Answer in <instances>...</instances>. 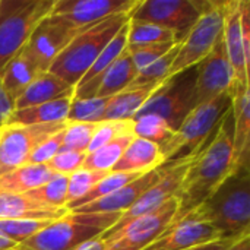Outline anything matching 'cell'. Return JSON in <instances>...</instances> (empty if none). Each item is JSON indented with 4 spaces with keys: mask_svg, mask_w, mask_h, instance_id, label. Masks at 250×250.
<instances>
[{
    "mask_svg": "<svg viewBox=\"0 0 250 250\" xmlns=\"http://www.w3.org/2000/svg\"><path fill=\"white\" fill-rule=\"evenodd\" d=\"M233 168V116L231 107L220 120L214 135L190 163L174 198L179 208L173 220L202 205L231 174Z\"/></svg>",
    "mask_w": 250,
    "mask_h": 250,
    "instance_id": "cell-1",
    "label": "cell"
},
{
    "mask_svg": "<svg viewBox=\"0 0 250 250\" xmlns=\"http://www.w3.org/2000/svg\"><path fill=\"white\" fill-rule=\"evenodd\" d=\"M196 209L221 239L250 234V171L230 174Z\"/></svg>",
    "mask_w": 250,
    "mask_h": 250,
    "instance_id": "cell-2",
    "label": "cell"
},
{
    "mask_svg": "<svg viewBox=\"0 0 250 250\" xmlns=\"http://www.w3.org/2000/svg\"><path fill=\"white\" fill-rule=\"evenodd\" d=\"M132 12L116 13L83 28L54 59L48 72L75 88L104 47L130 21Z\"/></svg>",
    "mask_w": 250,
    "mask_h": 250,
    "instance_id": "cell-3",
    "label": "cell"
},
{
    "mask_svg": "<svg viewBox=\"0 0 250 250\" xmlns=\"http://www.w3.org/2000/svg\"><path fill=\"white\" fill-rule=\"evenodd\" d=\"M120 212L83 214L67 211L45 229L15 246L16 250H75L82 243L104 234L120 218Z\"/></svg>",
    "mask_w": 250,
    "mask_h": 250,
    "instance_id": "cell-4",
    "label": "cell"
},
{
    "mask_svg": "<svg viewBox=\"0 0 250 250\" xmlns=\"http://www.w3.org/2000/svg\"><path fill=\"white\" fill-rule=\"evenodd\" d=\"M230 107L231 101L229 94H221L196 105L183 120L180 127L173 133V136L160 145L164 164L199 154L204 145L214 135L220 120L230 110Z\"/></svg>",
    "mask_w": 250,
    "mask_h": 250,
    "instance_id": "cell-5",
    "label": "cell"
},
{
    "mask_svg": "<svg viewBox=\"0 0 250 250\" xmlns=\"http://www.w3.org/2000/svg\"><path fill=\"white\" fill-rule=\"evenodd\" d=\"M56 0H0V73L28 42Z\"/></svg>",
    "mask_w": 250,
    "mask_h": 250,
    "instance_id": "cell-6",
    "label": "cell"
},
{
    "mask_svg": "<svg viewBox=\"0 0 250 250\" xmlns=\"http://www.w3.org/2000/svg\"><path fill=\"white\" fill-rule=\"evenodd\" d=\"M196 67H189L174 76L164 79L152 95L145 101L133 119L155 114L164 119L176 132L188 114L196 107L195 104Z\"/></svg>",
    "mask_w": 250,
    "mask_h": 250,
    "instance_id": "cell-7",
    "label": "cell"
},
{
    "mask_svg": "<svg viewBox=\"0 0 250 250\" xmlns=\"http://www.w3.org/2000/svg\"><path fill=\"white\" fill-rule=\"evenodd\" d=\"M224 6L226 0H207L202 15L186 38L180 42L179 53L167 73V78L196 66L212 50L223 34Z\"/></svg>",
    "mask_w": 250,
    "mask_h": 250,
    "instance_id": "cell-8",
    "label": "cell"
},
{
    "mask_svg": "<svg viewBox=\"0 0 250 250\" xmlns=\"http://www.w3.org/2000/svg\"><path fill=\"white\" fill-rule=\"evenodd\" d=\"M205 4L207 0H141L130 19L170 29L182 42L202 15Z\"/></svg>",
    "mask_w": 250,
    "mask_h": 250,
    "instance_id": "cell-9",
    "label": "cell"
},
{
    "mask_svg": "<svg viewBox=\"0 0 250 250\" xmlns=\"http://www.w3.org/2000/svg\"><path fill=\"white\" fill-rule=\"evenodd\" d=\"M67 120L48 125L0 126V176L28 164L32 151L47 138L64 129Z\"/></svg>",
    "mask_w": 250,
    "mask_h": 250,
    "instance_id": "cell-10",
    "label": "cell"
},
{
    "mask_svg": "<svg viewBox=\"0 0 250 250\" xmlns=\"http://www.w3.org/2000/svg\"><path fill=\"white\" fill-rule=\"evenodd\" d=\"M177 208V199L171 198L158 209L132 220L104 239L101 237L105 242V250H142L146 248L173 221Z\"/></svg>",
    "mask_w": 250,
    "mask_h": 250,
    "instance_id": "cell-11",
    "label": "cell"
},
{
    "mask_svg": "<svg viewBox=\"0 0 250 250\" xmlns=\"http://www.w3.org/2000/svg\"><path fill=\"white\" fill-rule=\"evenodd\" d=\"M196 155L161 166L163 170H161L160 179L148 190H145L141 195V198L127 211H125L120 215L119 221L111 229H108L100 237L104 239V237L116 233L123 226L129 224L132 220H135L138 217H142V215H146V214L158 209L168 199L174 198V195H176V192H177V189H179V186H180V183H182V180H183V177H185V174H186V171H188V168L190 166V163L193 161V158Z\"/></svg>",
    "mask_w": 250,
    "mask_h": 250,
    "instance_id": "cell-12",
    "label": "cell"
},
{
    "mask_svg": "<svg viewBox=\"0 0 250 250\" xmlns=\"http://www.w3.org/2000/svg\"><path fill=\"white\" fill-rule=\"evenodd\" d=\"M86 28V26H85ZM83 28L73 26L56 16H45L29 37L25 48L40 72H47L54 59Z\"/></svg>",
    "mask_w": 250,
    "mask_h": 250,
    "instance_id": "cell-13",
    "label": "cell"
},
{
    "mask_svg": "<svg viewBox=\"0 0 250 250\" xmlns=\"http://www.w3.org/2000/svg\"><path fill=\"white\" fill-rule=\"evenodd\" d=\"M218 231L198 209L173 220L164 231L142 250H186L220 240Z\"/></svg>",
    "mask_w": 250,
    "mask_h": 250,
    "instance_id": "cell-14",
    "label": "cell"
},
{
    "mask_svg": "<svg viewBox=\"0 0 250 250\" xmlns=\"http://www.w3.org/2000/svg\"><path fill=\"white\" fill-rule=\"evenodd\" d=\"M195 104L199 105L221 94H229L231 88V67L221 38L212 50L195 66Z\"/></svg>",
    "mask_w": 250,
    "mask_h": 250,
    "instance_id": "cell-15",
    "label": "cell"
},
{
    "mask_svg": "<svg viewBox=\"0 0 250 250\" xmlns=\"http://www.w3.org/2000/svg\"><path fill=\"white\" fill-rule=\"evenodd\" d=\"M141 0H56L50 12L73 26L85 28L116 13L132 12Z\"/></svg>",
    "mask_w": 250,
    "mask_h": 250,
    "instance_id": "cell-16",
    "label": "cell"
},
{
    "mask_svg": "<svg viewBox=\"0 0 250 250\" xmlns=\"http://www.w3.org/2000/svg\"><path fill=\"white\" fill-rule=\"evenodd\" d=\"M240 6H242V0H227L224 6L223 42L231 67L230 92L249 85L250 59L246 56L245 45H243V37L240 28Z\"/></svg>",
    "mask_w": 250,
    "mask_h": 250,
    "instance_id": "cell-17",
    "label": "cell"
},
{
    "mask_svg": "<svg viewBox=\"0 0 250 250\" xmlns=\"http://www.w3.org/2000/svg\"><path fill=\"white\" fill-rule=\"evenodd\" d=\"M233 116V173L250 171V89L249 85L229 94Z\"/></svg>",
    "mask_w": 250,
    "mask_h": 250,
    "instance_id": "cell-18",
    "label": "cell"
},
{
    "mask_svg": "<svg viewBox=\"0 0 250 250\" xmlns=\"http://www.w3.org/2000/svg\"><path fill=\"white\" fill-rule=\"evenodd\" d=\"M163 167H158L155 170H151L148 173H144L138 179L132 180L126 186L117 189L116 192L100 198L91 204H86L78 209H73L72 212H83V214H110V212H120L123 214L127 211L139 198L141 195L148 190L161 176Z\"/></svg>",
    "mask_w": 250,
    "mask_h": 250,
    "instance_id": "cell-19",
    "label": "cell"
},
{
    "mask_svg": "<svg viewBox=\"0 0 250 250\" xmlns=\"http://www.w3.org/2000/svg\"><path fill=\"white\" fill-rule=\"evenodd\" d=\"M127 23L104 47V50L95 59L92 66L88 69V72L82 76V79L73 88V97L72 98L86 100V98L95 97L103 76L110 69V66L114 63V60L125 51V48L127 45Z\"/></svg>",
    "mask_w": 250,
    "mask_h": 250,
    "instance_id": "cell-20",
    "label": "cell"
},
{
    "mask_svg": "<svg viewBox=\"0 0 250 250\" xmlns=\"http://www.w3.org/2000/svg\"><path fill=\"white\" fill-rule=\"evenodd\" d=\"M66 208L42 205L26 193H0V220H45L53 221L63 217Z\"/></svg>",
    "mask_w": 250,
    "mask_h": 250,
    "instance_id": "cell-21",
    "label": "cell"
},
{
    "mask_svg": "<svg viewBox=\"0 0 250 250\" xmlns=\"http://www.w3.org/2000/svg\"><path fill=\"white\" fill-rule=\"evenodd\" d=\"M66 95H73V86H70L67 82H64L63 79H60L59 76H56L48 70L41 72L29 82V85L22 91V94L13 101L12 110L44 104Z\"/></svg>",
    "mask_w": 250,
    "mask_h": 250,
    "instance_id": "cell-22",
    "label": "cell"
},
{
    "mask_svg": "<svg viewBox=\"0 0 250 250\" xmlns=\"http://www.w3.org/2000/svg\"><path fill=\"white\" fill-rule=\"evenodd\" d=\"M164 164L161 148L158 144L146 139L133 138L125 149L120 160L111 168L114 173H148Z\"/></svg>",
    "mask_w": 250,
    "mask_h": 250,
    "instance_id": "cell-23",
    "label": "cell"
},
{
    "mask_svg": "<svg viewBox=\"0 0 250 250\" xmlns=\"http://www.w3.org/2000/svg\"><path fill=\"white\" fill-rule=\"evenodd\" d=\"M72 97L73 95H66V97H60L44 104L12 110L3 125L34 126V125H48V123L64 122L67 120V113H69Z\"/></svg>",
    "mask_w": 250,
    "mask_h": 250,
    "instance_id": "cell-24",
    "label": "cell"
},
{
    "mask_svg": "<svg viewBox=\"0 0 250 250\" xmlns=\"http://www.w3.org/2000/svg\"><path fill=\"white\" fill-rule=\"evenodd\" d=\"M38 73L41 72L38 70V67L35 66L34 60L31 59L23 45L0 73L1 89L6 94V97L12 101V104Z\"/></svg>",
    "mask_w": 250,
    "mask_h": 250,
    "instance_id": "cell-25",
    "label": "cell"
},
{
    "mask_svg": "<svg viewBox=\"0 0 250 250\" xmlns=\"http://www.w3.org/2000/svg\"><path fill=\"white\" fill-rule=\"evenodd\" d=\"M160 83H130L119 94L110 97L104 120H133L135 114L152 95Z\"/></svg>",
    "mask_w": 250,
    "mask_h": 250,
    "instance_id": "cell-26",
    "label": "cell"
},
{
    "mask_svg": "<svg viewBox=\"0 0 250 250\" xmlns=\"http://www.w3.org/2000/svg\"><path fill=\"white\" fill-rule=\"evenodd\" d=\"M56 176L47 166L25 164L0 176V193H28Z\"/></svg>",
    "mask_w": 250,
    "mask_h": 250,
    "instance_id": "cell-27",
    "label": "cell"
},
{
    "mask_svg": "<svg viewBox=\"0 0 250 250\" xmlns=\"http://www.w3.org/2000/svg\"><path fill=\"white\" fill-rule=\"evenodd\" d=\"M136 75L138 70L133 64V60L125 48V51L114 60V63L103 76L94 98H110L119 94L135 81Z\"/></svg>",
    "mask_w": 250,
    "mask_h": 250,
    "instance_id": "cell-28",
    "label": "cell"
},
{
    "mask_svg": "<svg viewBox=\"0 0 250 250\" xmlns=\"http://www.w3.org/2000/svg\"><path fill=\"white\" fill-rule=\"evenodd\" d=\"M135 138L133 130L122 133L120 136L114 138L108 144L103 145L94 152L86 154L83 161V168L88 170H97V171H111V168L116 166V163L123 155L127 145Z\"/></svg>",
    "mask_w": 250,
    "mask_h": 250,
    "instance_id": "cell-29",
    "label": "cell"
},
{
    "mask_svg": "<svg viewBox=\"0 0 250 250\" xmlns=\"http://www.w3.org/2000/svg\"><path fill=\"white\" fill-rule=\"evenodd\" d=\"M160 42H179L173 31L154 23L129 21L127 23V45H146Z\"/></svg>",
    "mask_w": 250,
    "mask_h": 250,
    "instance_id": "cell-30",
    "label": "cell"
},
{
    "mask_svg": "<svg viewBox=\"0 0 250 250\" xmlns=\"http://www.w3.org/2000/svg\"><path fill=\"white\" fill-rule=\"evenodd\" d=\"M139 176H142V174H139V173H114V171H110L85 196H82L81 199L69 204L66 207V209L67 211H73V209H78V208H81V207H83L86 204H91V202H94V201H97L100 198H104V196L116 192L117 189L126 186L127 183H130L132 180L138 179Z\"/></svg>",
    "mask_w": 250,
    "mask_h": 250,
    "instance_id": "cell-31",
    "label": "cell"
},
{
    "mask_svg": "<svg viewBox=\"0 0 250 250\" xmlns=\"http://www.w3.org/2000/svg\"><path fill=\"white\" fill-rule=\"evenodd\" d=\"M174 130L170 125L155 114H145L133 119V135L141 139H146L149 142L163 145L173 136Z\"/></svg>",
    "mask_w": 250,
    "mask_h": 250,
    "instance_id": "cell-32",
    "label": "cell"
},
{
    "mask_svg": "<svg viewBox=\"0 0 250 250\" xmlns=\"http://www.w3.org/2000/svg\"><path fill=\"white\" fill-rule=\"evenodd\" d=\"M108 100L110 98H86V100L72 98L67 113V122H81V123L104 122Z\"/></svg>",
    "mask_w": 250,
    "mask_h": 250,
    "instance_id": "cell-33",
    "label": "cell"
},
{
    "mask_svg": "<svg viewBox=\"0 0 250 250\" xmlns=\"http://www.w3.org/2000/svg\"><path fill=\"white\" fill-rule=\"evenodd\" d=\"M67 177L69 176H64V174H56L51 180L28 192L26 195L42 205H47L51 208H66Z\"/></svg>",
    "mask_w": 250,
    "mask_h": 250,
    "instance_id": "cell-34",
    "label": "cell"
},
{
    "mask_svg": "<svg viewBox=\"0 0 250 250\" xmlns=\"http://www.w3.org/2000/svg\"><path fill=\"white\" fill-rule=\"evenodd\" d=\"M110 171H97L88 168H79L67 177V193H66V207L82 196H85L100 180H103Z\"/></svg>",
    "mask_w": 250,
    "mask_h": 250,
    "instance_id": "cell-35",
    "label": "cell"
},
{
    "mask_svg": "<svg viewBox=\"0 0 250 250\" xmlns=\"http://www.w3.org/2000/svg\"><path fill=\"white\" fill-rule=\"evenodd\" d=\"M97 123H81V122H67L63 135L62 149L86 152L91 144L92 135L95 132Z\"/></svg>",
    "mask_w": 250,
    "mask_h": 250,
    "instance_id": "cell-36",
    "label": "cell"
},
{
    "mask_svg": "<svg viewBox=\"0 0 250 250\" xmlns=\"http://www.w3.org/2000/svg\"><path fill=\"white\" fill-rule=\"evenodd\" d=\"M50 223L45 220H0V233L19 245L45 229Z\"/></svg>",
    "mask_w": 250,
    "mask_h": 250,
    "instance_id": "cell-37",
    "label": "cell"
},
{
    "mask_svg": "<svg viewBox=\"0 0 250 250\" xmlns=\"http://www.w3.org/2000/svg\"><path fill=\"white\" fill-rule=\"evenodd\" d=\"M179 47H180V42H177L167 54H164L163 57H160L158 60H155L154 63H151L141 72H138V75L132 83H136V85L161 83L167 78V73L179 53Z\"/></svg>",
    "mask_w": 250,
    "mask_h": 250,
    "instance_id": "cell-38",
    "label": "cell"
},
{
    "mask_svg": "<svg viewBox=\"0 0 250 250\" xmlns=\"http://www.w3.org/2000/svg\"><path fill=\"white\" fill-rule=\"evenodd\" d=\"M130 130H133V120H104V122L97 123V127L92 135L86 154L97 151L98 148L108 144L114 138Z\"/></svg>",
    "mask_w": 250,
    "mask_h": 250,
    "instance_id": "cell-39",
    "label": "cell"
},
{
    "mask_svg": "<svg viewBox=\"0 0 250 250\" xmlns=\"http://www.w3.org/2000/svg\"><path fill=\"white\" fill-rule=\"evenodd\" d=\"M177 42H160V44H146V45H126V51L133 60V64L138 72L167 54Z\"/></svg>",
    "mask_w": 250,
    "mask_h": 250,
    "instance_id": "cell-40",
    "label": "cell"
},
{
    "mask_svg": "<svg viewBox=\"0 0 250 250\" xmlns=\"http://www.w3.org/2000/svg\"><path fill=\"white\" fill-rule=\"evenodd\" d=\"M86 152H76V151H67L60 149L45 166L56 174H64L69 176L75 173L76 170L83 167Z\"/></svg>",
    "mask_w": 250,
    "mask_h": 250,
    "instance_id": "cell-41",
    "label": "cell"
},
{
    "mask_svg": "<svg viewBox=\"0 0 250 250\" xmlns=\"http://www.w3.org/2000/svg\"><path fill=\"white\" fill-rule=\"evenodd\" d=\"M63 135H64V129L59 130L57 133L51 135L50 138H47L45 141H42L31 154L28 164L32 166H45L60 149L63 145Z\"/></svg>",
    "mask_w": 250,
    "mask_h": 250,
    "instance_id": "cell-42",
    "label": "cell"
},
{
    "mask_svg": "<svg viewBox=\"0 0 250 250\" xmlns=\"http://www.w3.org/2000/svg\"><path fill=\"white\" fill-rule=\"evenodd\" d=\"M234 242H236V240H231V239H220V240H215V242H211V243H207V245L196 246V248H192V249L186 250H229V248H230Z\"/></svg>",
    "mask_w": 250,
    "mask_h": 250,
    "instance_id": "cell-43",
    "label": "cell"
},
{
    "mask_svg": "<svg viewBox=\"0 0 250 250\" xmlns=\"http://www.w3.org/2000/svg\"><path fill=\"white\" fill-rule=\"evenodd\" d=\"M12 108H13V104H12V101L6 97V94L3 92L1 85H0V126H1V125L6 122V119L9 117Z\"/></svg>",
    "mask_w": 250,
    "mask_h": 250,
    "instance_id": "cell-44",
    "label": "cell"
},
{
    "mask_svg": "<svg viewBox=\"0 0 250 250\" xmlns=\"http://www.w3.org/2000/svg\"><path fill=\"white\" fill-rule=\"evenodd\" d=\"M75 250H105V242L98 236V237H94V239L82 243Z\"/></svg>",
    "mask_w": 250,
    "mask_h": 250,
    "instance_id": "cell-45",
    "label": "cell"
},
{
    "mask_svg": "<svg viewBox=\"0 0 250 250\" xmlns=\"http://www.w3.org/2000/svg\"><path fill=\"white\" fill-rule=\"evenodd\" d=\"M229 250H250V234H246L240 239H237Z\"/></svg>",
    "mask_w": 250,
    "mask_h": 250,
    "instance_id": "cell-46",
    "label": "cell"
},
{
    "mask_svg": "<svg viewBox=\"0 0 250 250\" xmlns=\"http://www.w3.org/2000/svg\"><path fill=\"white\" fill-rule=\"evenodd\" d=\"M15 246H16V243H15V242L9 240L4 234H1V233H0V250L13 249Z\"/></svg>",
    "mask_w": 250,
    "mask_h": 250,
    "instance_id": "cell-47",
    "label": "cell"
},
{
    "mask_svg": "<svg viewBox=\"0 0 250 250\" xmlns=\"http://www.w3.org/2000/svg\"><path fill=\"white\" fill-rule=\"evenodd\" d=\"M9 250H16V249H15V248H13V249H9Z\"/></svg>",
    "mask_w": 250,
    "mask_h": 250,
    "instance_id": "cell-48",
    "label": "cell"
}]
</instances>
